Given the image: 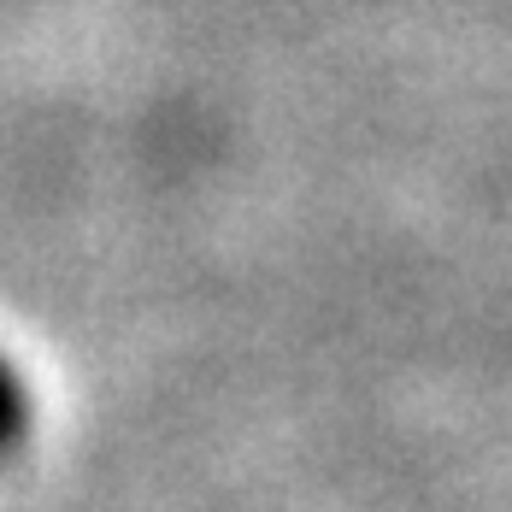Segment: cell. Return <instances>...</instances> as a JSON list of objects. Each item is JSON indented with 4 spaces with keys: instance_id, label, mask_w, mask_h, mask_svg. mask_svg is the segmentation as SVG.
Masks as SVG:
<instances>
[{
    "instance_id": "1",
    "label": "cell",
    "mask_w": 512,
    "mask_h": 512,
    "mask_svg": "<svg viewBox=\"0 0 512 512\" xmlns=\"http://www.w3.org/2000/svg\"><path fill=\"white\" fill-rule=\"evenodd\" d=\"M24 418H30V401H24V383L18 371L0 359V448H12L24 436Z\"/></svg>"
}]
</instances>
